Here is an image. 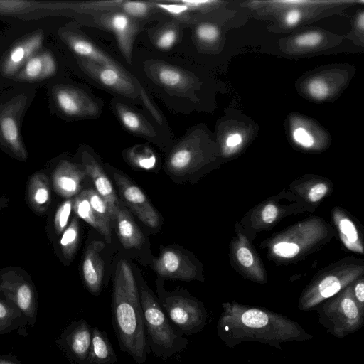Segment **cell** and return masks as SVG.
<instances>
[{"mask_svg": "<svg viewBox=\"0 0 364 364\" xmlns=\"http://www.w3.org/2000/svg\"><path fill=\"white\" fill-rule=\"evenodd\" d=\"M223 306L218 332L230 346L242 341H255L279 348L283 342L311 337L299 324L281 315L237 304Z\"/></svg>", "mask_w": 364, "mask_h": 364, "instance_id": "cell-1", "label": "cell"}, {"mask_svg": "<svg viewBox=\"0 0 364 364\" xmlns=\"http://www.w3.org/2000/svg\"><path fill=\"white\" fill-rule=\"evenodd\" d=\"M113 320L122 348L136 361H144L147 342L144 316L133 274L124 260L116 269Z\"/></svg>", "mask_w": 364, "mask_h": 364, "instance_id": "cell-2", "label": "cell"}, {"mask_svg": "<svg viewBox=\"0 0 364 364\" xmlns=\"http://www.w3.org/2000/svg\"><path fill=\"white\" fill-rule=\"evenodd\" d=\"M0 294L12 301L21 310L28 326L36 325L38 295L29 274L18 267L0 270Z\"/></svg>", "mask_w": 364, "mask_h": 364, "instance_id": "cell-3", "label": "cell"}, {"mask_svg": "<svg viewBox=\"0 0 364 364\" xmlns=\"http://www.w3.org/2000/svg\"><path fill=\"white\" fill-rule=\"evenodd\" d=\"M25 105L23 97H16L0 106V147L11 157L20 161H26L28 159L20 132L21 115Z\"/></svg>", "mask_w": 364, "mask_h": 364, "instance_id": "cell-4", "label": "cell"}, {"mask_svg": "<svg viewBox=\"0 0 364 364\" xmlns=\"http://www.w3.org/2000/svg\"><path fill=\"white\" fill-rule=\"evenodd\" d=\"M323 314L327 328L340 338L358 330L363 323V310L350 289L323 306Z\"/></svg>", "mask_w": 364, "mask_h": 364, "instance_id": "cell-5", "label": "cell"}, {"mask_svg": "<svg viewBox=\"0 0 364 364\" xmlns=\"http://www.w3.org/2000/svg\"><path fill=\"white\" fill-rule=\"evenodd\" d=\"M140 298L144 325L151 341L158 347L171 348L176 336L164 311L147 291L142 289Z\"/></svg>", "mask_w": 364, "mask_h": 364, "instance_id": "cell-6", "label": "cell"}, {"mask_svg": "<svg viewBox=\"0 0 364 364\" xmlns=\"http://www.w3.org/2000/svg\"><path fill=\"white\" fill-rule=\"evenodd\" d=\"M92 331L85 321H77L65 328L55 343L70 360L83 364L89 356Z\"/></svg>", "mask_w": 364, "mask_h": 364, "instance_id": "cell-7", "label": "cell"}, {"mask_svg": "<svg viewBox=\"0 0 364 364\" xmlns=\"http://www.w3.org/2000/svg\"><path fill=\"white\" fill-rule=\"evenodd\" d=\"M114 178L122 198L139 219L150 228L158 227L159 215L143 191L122 174L114 173Z\"/></svg>", "mask_w": 364, "mask_h": 364, "instance_id": "cell-8", "label": "cell"}, {"mask_svg": "<svg viewBox=\"0 0 364 364\" xmlns=\"http://www.w3.org/2000/svg\"><path fill=\"white\" fill-rule=\"evenodd\" d=\"M97 21L114 33L122 53L130 63L134 40L139 28L136 20L122 11H112L101 14Z\"/></svg>", "mask_w": 364, "mask_h": 364, "instance_id": "cell-9", "label": "cell"}, {"mask_svg": "<svg viewBox=\"0 0 364 364\" xmlns=\"http://www.w3.org/2000/svg\"><path fill=\"white\" fill-rule=\"evenodd\" d=\"M78 62L90 77L105 87L127 97H135L137 95L136 87L127 73L99 65L81 58L78 59Z\"/></svg>", "mask_w": 364, "mask_h": 364, "instance_id": "cell-10", "label": "cell"}, {"mask_svg": "<svg viewBox=\"0 0 364 364\" xmlns=\"http://www.w3.org/2000/svg\"><path fill=\"white\" fill-rule=\"evenodd\" d=\"M170 319L183 331H192L201 326L204 314L197 302L187 297L173 296L164 303Z\"/></svg>", "mask_w": 364, "mask_h": 364, "instance_id": "cell-11", "label": "cell"}, {"mask_svg": "<svg viewBox=\"0 0 364 364\" xmlns=\"http://www.w3.org/2000/svg\"><path fill=\"white\" fill-rule=\"evenodd\" d=\"M43 33L38 31L18 41L6 53L1 64V71L6 77L16 75L30 58L42 46Z\"/></svg>", "mask_w": 364, "mask_h": 364, "instance_id": "cell-12", "label": "cell"}, {"mask_svg": "<svg viewBox=\"0 0 364 364\" xmlns=\"http://www.w3.org/2000/svg\"><path fill=\"white\" fill-rule=\"evenodd\" d=\"M52 94L58 108L68 117H80L95 112L92 102L77 88L58 85L53 89Z\"/></svg>", "mask_w": 364, "mask_h": 364, "instance_id": "cell-13", "label": "cell"}, {"mask_svg": "<svg viewBox=\"0 0 364 364\" xmlns=\"http://www.w3.org/2000/svg\"><path fill=\"white\" fill-rule=\"evenodd\" d=\"M85 174V171L80 166L69 161L62 160L52 173L53 188L61 197L70 198L80 192L81 183Z\"/></svg>", "mask_w": 364, "mask_h": 364, "instance_id": "cell-14", "label": "cell"}, {"mask_svg": "<svg viewBox=\"0 0 364 364\" xmlns=\"http://www.w3.org/2000/svg\"><path fill=\"white\" fill-rule=\"evenodd\" d=\"M156 272L161 276L181 279H191L196 275V268L181 252L164 250L154 262Z\"/></svg>", "mask_w": 364, "mask_h": 364, "instance_id": "cell-15", "label": "cell"}, {"mask_svg": "<svg viewBox=\"0 0 364 364\" xmlns=\"http://www.w3.org/2000/svg\"><path fill=\"white\" fill-rule=\"evenodd\" d=\"M355 277L353 273H346L331 274L323 278L303 295L300 300V308L309 309L314 307L323 300L337 294Z\"/></svg>", "mask_w": 364, "mask_h": 364, "instance_id": "cell-16", "label": "cell"}, {"mask_svg": "<svg viewBox=\"0 0 364 364\" xmlns=\"http://www.w3.org/2000/svg\"><path fill=\"white\" fill-rule=\"evenodd\" d=\"M61 36L62 38L79 58L127 73L117 62L84 37L69 31L63 32Z\"/></svg>", "mask_w": 364, "mask_h": 364, "instance_id": "cell-17", "label": "cell"}, {"mask_svg": "<svg viewBox=\"0 0 364 364\" xmlns=\"http://www.w3.org/2000/svg\"><path fill=\"white\" fill-rule=\"evenodd\" d=\"M82 160L86 173L90 176L93 181L95 191L105 200L114 219L119 200L112 183L102 166L90 153L84 151L82 153Z\"/></svg>", "mask_w": 364, "mask_h": 364, "instance_id": "cell-18", "label": "cell"}, {"mask_svg": "<svg viewBox=\"0 0 364 364\" xmlns=\"http://www.w3.org/2000/svg\"><path fill=\"white\" fill-rule=\"evenodd\" d=\"M105 244L101 241H93L87 247L82 264L84 282L87 289L92 293L99 292L101 288L104 264L101 252Z\"/></svg>", "mask_w": 364, "mask_h": 364, "instance_id": "cell-19", "label": "cell"}, {"mask_svg": "<svg viewBox=\"0 0 364 364\" xmlns=\"http://www.w3.org/2000/svg\"><path fill=\"white\" fill-rule=\"evenodd\" d=\"M26 200L36 214L42 215L47 213L51 203V186L46 173L36 172L30 176L26 186Z\"/></svg>", "mask_w": 364, "mask_h": 364, "instance_id": "cell-20", "label": "cell"}, {"mask_svg": "<svg viewBox=\"0 0 364 364\" xmlns=\"http://www.w3.org/2000/svg\"><path fill=\"white\" fill-rule=\"evenodd\" d=\"M28 326L18 307L10 299L0 298V336L16 331L20 336L26 337Z\"/></svg>", "mask_w": 364, "mask_h": 364, "instance_id": "cell-21", "label": "cell"}, {"mask_svg": "<svg viewBox=\"0 0 364 364\" xmlns=\"http://www.w3.org/2000/svg\"><path fill=\"white\" fill-rule=\"evenodd\" d=\"M114 107L122 125L128 131L144 137H156L155 129L140 114L119 102H114Z\"/></svg>", "mask_w": 364, "mask_h": 364, "instance_id": "cell-22", "label": "cell"}, {"mask_svg": "<svg viewBox=\"0 0 364 364\" xmlns=\"http://www.w3.org/2000/svg\"><path fill=\"white\" fill-rule=\"evenodd\" d=\"M114 218L117 220V233L125 248H139L143 243V235L139 228L126 209L119 203L117 207Z\"/></svg>", "mask_w": 364, "mask_h": 364, "instance_id": "cell-23", "label": "cell"}, {"mask_svg": "<svg viewBox=\"0 0 364 364\" xmlns=\"http://www.w3.org/2000/svg\"><path fill=\"white\" fill-rule=\"evenodd\" d=\"M155 73L157 82L165 87L171 90H185L188 88L189 79L188 75L172 65L156 64Z\"/></svg>", "mask_w": 364, "mask_h": 364, "instance_id": "cell-24", "label": "cell"}, {"mask_svg": "<svg viewBox=\"0 0 364 364\" xmlns=\"http://www.w3.org/2000/svg\"><path fill=\"white\" fill-rule=\"evenodd\" d=\"M115 358L114 353L106 335L95 328L87 360L96 364H106Z\"/></svg>", "mask_w": 364, "mask_h": 364, "instance_id": "cell-25", "label": "cell"}, {"mask_svg": "<svg viewBox=\"0 0 364 364\" xmlns=\"http://www.w3.org/2000/svg\"><path fill=\"white\" fill-rule=\"evenodd\" d=\"M73 210L79 218L95 228L105 236L108 242H110L111 237L96 218L86 196L85 190L78 193L73 199Z\"/></svg>", "mask_w": 364, "mask_h": 364, "instance_id": "cell-26", "label": "cell"}, {"mask_svg": "<svg viewBox=\"0 0 364 364\" xmlns=\"http://www.w3.org/2000/svg\"><path fill=\"white\" fill-rule=\"evenodd\" d=\"M79 242V222L76 217H74L70 223L63 232L59 246L62 255L65 259H71L77 247Z\"/></svg>", "mask_w": 364, "mask_h": 364, "instance_id": "cell-27", "label": "cell"}, {"mask_svg": "<svg viewBox=\"0 0 364 364\" xmlns=\"http://www.w3.org/2000/svg\"><path fill=\"white\" fill-rule=\"evenodd\" d=\"M85 192L96 218L110 236L109 223L113 218L105 200L94 189H87Z\"/></svg>", "mask_w": 364, "mask_h": 364, "instance_id": "cell-28", "label": "cell"}, {"mask_svg": "<svg viewBox=\"0 0 364 364\" xmlns=\"http://www.w3.org/2000/svg\"><path fill=\"white\" fill-rule=\"evenodd\" d=\"M131 163L139 168L150 170L155 167L156 158L153 151L144 145H136L127 152Z\"/></svg>", "mask_w": 364, "mask_h": 364, "instance_id": "cell-29", "label": "cell"}, {"mask_svg": "<svg viewBox=\"0 0 364 364\" xmlns=\"http://www.w3.org/2000/svg\"><path fill=\"white\" fill-rule=\"evenodd\" d=\"M338 227L341 238L349 250L363 252V247L359 241L358 233L353 223L348 218H343L339 220Z\"/></svg>", "mask_w": 364, "mask_h": 364, "instance_id": "cell-30", "label": "cell"}, {"mask_svg": "<svg viewBox=\"0 0 364 364\" xmlns=\"http://www.w3.org/2000/svg\"><path fill=\"white\" fill-rule=\"evenodd\" d=\"M43 60L41 53L36 54L28 59L17 73L16 78L26 81L41 80Z\"/></svg>", "mask_w": 364, "mask_h": 364, "instance_id": "cell-31", "label": "cell"}, {"mask_svg": "<svg viewBox=\"0 0 364 364\" xmlns=\"http://www.w3.org/2000/svg\"><path fill=\"white\" fill-rule=\"evenodd\" d=\"M73 199L67 198L58 208L53 220V226L55 233L59 235L67 228L68 220L73 210Z\"/></svg>", "mask_w": 364, "mask_h": 364, "instance_id": "cell-32", "label": "cell"}, {"mask_svg": "<svg viewBox=\"0 0 364 364\" xmlns=\"http://www.w3.org/2000/svg\"><path fill=\"white\" fill-rule=\"evenodd\" d=\"M152 3L145 1H124L122 12L134 19L146 17L151 12Z\"/></svg>", "mask_w": 364, "mask_h": 364, "instance_id": "cell-33", "label": "cell"}, {"mask_svg": "<svg viewBox=\"0 0 364 364\" xmlns=\"http://www.w3.org/2000/svg\"><path fill=\"white\" fill-rule=\"evenodd\" d=\"M178 38V31L173 27L162 29L155 38V45L161 50H166L171 48Z\"/></svg>", "mask_w": 364, "mask_h": 364, "instance_id": "cell-34", "label": "cell"}, {"mask_svg": "<svg viewBox=\"0 0 364 364\" xmlns=\"http://www.w3.org/2000/svg\"><path fill=\"white\" fill-rule=\"evenodd\" d=\"M309 94L314 99L321 100L325 99L329 92L326 82L321 78H314L307 85Z\"/></svg>", "mask_w": 364, "mask_h": 364, "instance_id": "cell-35", "label": "cell"}, {"mask_svg": "<svg viewBox=\"0 0 364 364\" xmlns=\"http://www.w3.org/2000/svg\"><path fill=\"white\" fill-rule=\"evenodd\" d=\"M274 252L284 258L294 257L300 251V247L295 242L282 241L273 246Z\"/></svg>", "mask_w": 364, "mask_h": 364, "instance_id": "cell-36", "label": "cell"}, {"mask_svg": "<svg viewBox=\"0 0 364 364\" xmlns=\"http://www.w3.org/2000/svg\"><path fill=\"white\" fill-rule=\"evenodd\" d=\"M196 37L201 41L213 42L219 36V31L216 26L210 23H202L196 30Z\"/></svg>", "mask_w": 364, "mask_h": 364, "instance_id": "cell-37", "label": "cell"}, {"mask_svg": "<svg viewBox=\"0 0 364 364\" xmlns=\"http://www.w3.org/2000/svg\"><path fill=\"white\" fill-rule=\"evenodd\" d=\"M42 60H43V73L41 80L50 77L53 75L57 69L56 62L49 51H44L41 53Z\"/></svg>", "mask_w": 364, "mask_h": 364, "instance_id": "cell-38", "label": "cell"}, {"mask_svg": "<svg viewBox=\"0 0 364 364\" xmlns=\"http://www.w3.org/2000/svg\"><path fill=\"white\" fill-rule=\"evenodd\" d=\"M321 40L322 36L320 33L311 31L298 36L295 38V43L302 47H313L320 43Z\"/></svg>", "mask_w": 364, "mask_h": 364, "instance_id": "cell-39", "label": "cell"}, {"mask_svg": "<svg viewBox=\"0 0 364 364\" xmlns=\"http://www.w3.org/2000/svg\"><path fill=\"white\" fill-rule=\"evenodd\" d=\"M293 137L296 142L306 148L312 146L314 143L313 136L301 127L294 132Z\"/></svg>", "mask_w": 364, "mask_h": 364, "instance_id": "cell-40", "label": "cell"}, {"mask_svg": "<svg viewBox=\"0 0 364 364\" xmlns=\"http://www.w3.org/2000/svg\"><path fill=\"white\" fill-rule=\"evenodd\" d=\"M237 257L240 263L244 267H249L253 264L252 254L246 247H241L237 250Z\"/></svg>", "mask_w": 364, "mask_h": 364, "instance_id": "cell-41", "label": "cell"}, {"mask_svg": "<svg viewBox=\"0 0 364 364\" xmlns=\"http://www.w3.org/2000/svg\"><path fill=\"white\" fill-rule=\"evenodd\" d=\"M328 188L323 183H318L314 186L308 193V198L311 202H317L327 193Z\"/></svg>", "mask_w": 364, "mask_h": 364, "instance_id": "cell-42", "label": "cell"}, {"mask_svg": "<svg viewBox=\"0 0 364 364\" xmlns=\"http://www.w3.org/2000/svg\"><path fill=\"white\" fill-rule=\"evenodd\" d=\"M278 215V209L277 208L272 205L268 204L264 207L262 212V218L264 222L266 223H273Z\"/></svg>", "mask_w": 364, "mask_h": 364, "instance_id": "cell-43", "label": "cell"}, {"mask_svg": "<svg viewBox=\"0 0 364 364\" xmlns=\"http://www.w3.org/2000/svg\"><path fill=\"white\" fill-rule=\"evenodd\" d=\"M301 18V14L298 10L292 9L289 11L285 16V22L289 26L296 25Z\"/></svg>", "mask_w": 364, "mask_h": 364, "instance_id": "cell-44", "label": "cell"}, {"mask_svg": "<svg viewBox=\"0 0 364 364\" xmlns=\"http://www.w3.org/2000/svg\"><path fill=\"white\" fill-rule=\"evenodd\" d=\"M354 294L357 304H360L361 308L363 309L364 302V284L363 281L357 283L354 289Z\"/></svg>", "mask_w": 364, "mask_h": 364, "instance_id": "cell-45", "label": "cell"}, {"mask_svg": "<svg viewBox=\"0 0 364 364\" xmlns=\"http://www.w3.org/2000/svg\"><path fill=\"white\" fill-rule=\"evenodd\" d=\"M242 141V136L239 133H234L228 135L225 144L228 147H235L240 144Z\"/></svg>", "mask_w": 364, "mask_h": 364, "instance_id": "cell-46", "label": "cell"}, {"mask_svg": "<svg viewBox=\"0 0 364 364\" xmlns=\"http://www.w3.org/2000/svg\"><path fill=\"white\" fill-rule=\"evenodd\" d=\"M0 364H23L16 356L8 354H0Z\"/></svg>", "mask_w": 364, "mask_h": 364, "instance_id": "cell-47", "label": "cell"}, {"mask_svg": "<svg viewBox=\"0 0 364 364\" xmlns=\"http://www.w3.org/2000/svg\"><path fill=\"white\" fill-rule=\"evenodd\" d=\"M9 203V198L6 196H0V214L7 208Z\"/></svg>", "mask_w": 364, "mask_h": 364, "instance_id": "cell-48", "label": "cell"}]
</instances>
